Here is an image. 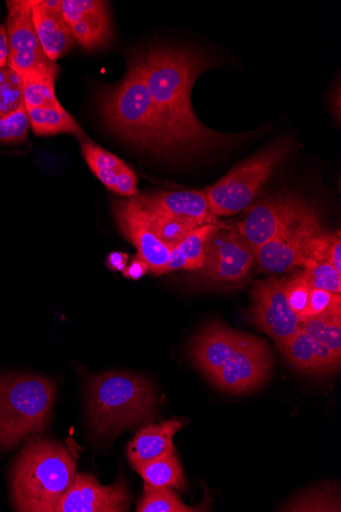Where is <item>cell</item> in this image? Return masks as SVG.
Instances as JSON below:
<instances>
[{"label": "cell", "mask_w": 341, "mask_h": 512, "mask_svg": "<svg viewBox=\"0 0 341 512\" xmlns=\"http://www.w3.org/2000/svg\"><path fill=\"white\" fill-rule=\"evenodd\" d=\"M136 56L175 151H199L229 141V136L204 125L191 106L192 86L214 66L210 59L175 48H156Z\"/></svg>", "instance_id": "1"}, {"label": "cell", "mask_w": 341, "mask_h": 512, "mask_svg": "<svg viewBox=\"0 0 341 512\" xmlns=\"http://www.w3.org/2000/svg\"><path fill=\"white\" fill-rule=\"evenodd\" d=\"M191 357L214 386L231 394L256 391L272 368L271 353L262 340L218 322L193 339Z\"/></svg>", "instance_id": "2"}, {"label": "cell", "mask_w": 341, "mask_h": 512, "mask_svg": "<svg viewBox=\"0 0 341 512\" xmlns=\"http://www.w3.org/2000/svg\"><path fill=\"white\" fill-rule=\"evenodd\" d=\"M77 475L76 460L62 444L28 440L12 470V496L23 512H56Z\"/></svg>", "instance_id": "3"}, {"label": "cell", "mask_w": 341, "mask_h": 512, "mask_svg": "<svg viewBox=\"0 0 341 512\" xmlns=\"http://www.w3.org/2000/svg\"><path fill=\"white\" fill-rule=\"evenodd\" d=\"M97 103L109 128L125 141L156 153L175 152L136 55L120 83L97 93Z\"/></svg>", "instance_id": "4"}, {"label": "cell", "mask_w": 341, "mask_h": 512, "mask_svg": "<svg viewBox=\"0 0 341 512\" xmlns=\"http://www.w3.org/2000/svg\"><path fill=\"white\" fill-rule=\"evenodd\" d=\"M87 399L93 432L107 438L151 421L157 405L151 383L126 372L92 378Z\"/></svg>", "instance_id": "5"}, {"label": "cell", "mask_w": 341, "mask_h": 512, "mask_svg": "<svg viewBox=\"0 0 341 512\" xmlns=\"http://www.w3.org/2000/svg\"><path fill=\"white\" fill-rule=\"evenodd\" d=\"M57 386L33 375L0 377V448L12 449L50 422Z\"/></svg>", "instance_id": "6"}, {"label": "cell", "mask_w": 341, "mask_h": 512, "mask_svg": "<svg viewBox=\"0 0 341 512\" xmlns=\"http://www.w3.org/2000/svg\"><path fill=\"white\" fill-rule=\"evenodd\" d=\"M292 149L294 142L290 138L277 139L210 186L205 193L213 214L217 218L226 217L250 208L264 184L289 156Z\"/></svg>", "instance_id": "7"}, {"label": "cell", "mask_w": 341, "mask_h": 512, "mask_svg": "<svg viewBox=\"0 0 341 512\" xmlns=\"http://www.w3.org/2000/svg\"><path fill=\"white\" fill-rule=\"evenodd\" d=\"M255 261V251L236 227L218 224L207 242L203 267L194 271L204 285L230 287L246 279Z\"/></svg>", "instance_id": "8"}, {"label": "cell", "mask_w": 341, "mask_h": 512, "mask_svg": "<svg viewBox=\"0 0 341 512\" xmlns=\"http://www.w3.org/2000/svg\"><path fill=\"white\" fill-rule=\"evenodd\" d=\"M325 234L316 209L285 227L273 240L255 250L256 261L268 273H286L313 259Z\"/></svg>", "instance_id": "9"}, {"label": "cell", "mask_w": 341, "mask_h": 512, "mask_svg": "<svg viewBox=\"0 0 341 512\" xmlns=\"http://www.w3.org/2000/svg\"><path fill=\"white\" fill-rule=\"evenodd\" d=\"M313 208L295 193L276 192L248 208L235 227L255 251Z\"/></svg>", "instance_id": "10"}, {"label": "cell", "mask_w": 341, "mask_h": 512, "mask_svg": "<svg viewBox=\"0 0 341 512\" xmlns=\"http://www.w3.org/2000/svg\"><path fill=\"white\" fill-rule=\"evenodd\" d=\"M7 6L8 67L20 76L55 65L42 50L32 20L31 0H11Z\"/></svg>", "instance_id": "11"}, {"label": "cell", "mask_w": 341, "mask_h": 512, "mask_svg": "<svg viewBox=\"0 0 341 512\" xmlns=\"http://www.w3.org/2000/svg\"><path fill=\"white\" fill-rule=\"evenodd\" d=\"M114 212L123 236L134 245L137 257L148 264L149 272L164 274L171 249L156 236L149 217L134 198L114 203Z\"/></svg>", "instance_id": "12"}, {"label": "cell", "mask_w": 341, "mask_h": 512, "mask_svg": "<svg viewBox=\"0 0 341 512\" xmlns=\"http://www.w3.org/2000/svg\"><path fill=\"white\" fill-rule=\"evenodd\" d=\"M251 315L258 328L275 344L300 330V316L289 306L282 281L275 278L256 284Z\"/></svg>", "instance_id": "13"}, {"label": "cell", "mask_w": 341, "mask_h": 512, "mask_svg": "<svg viewBox=\"0 0 341 512\" xmlns=\"http://www.w3.org/2000/svg\"><path fill=\"white\" fill-rule=\"evenodd\" d=\"M109 5L102 0H61V11L73 37L85 51L106 48L114 33Z\"/></svg>", "instance_id": "14"}, {"label": "cell", "mask_w": 341, "mask_h": 512, "mask_svg": "<svg viewBox=\"0 0 341 512\" xmlns=\"http://www.w3.org/2000/svg\"><path fill=\"white\" fill-rule=\"evenodd\" d=\"M130 495L123 480L104 486L86 474H77L56 512H122L129 507Z\"/></svg>", "instance_id": "15"}, {"label": "cell", "mask_w": 341, "mask_h": 512, "mask_svg": "<svg viewBox=\"0 0 341 512\" xmlns=\"http://www.w3.org/2000/svg\"><path fill=\"white\" fill-rule=\"evenodd\" d=\"M146 211L165 214L198 227L217 223L205 191L153 192L134 197Z\"/></svg>", "instance_id": "16"}, {"label": "cell", "mask_w": 341, "mask_h": 512, "mask_svg": "<svg viewBox=\"0 0 341 512\" xmlns=\"http://www.w3.org/2000/svg\"><path fill=\"white\" fill-rule=\"evenodd\" d=\"M32 20L45 56L56 63L76 41L61 11V0H31Z\"/></svg>", "instance_id": "17"}, {"label": "cell", "mask_w": 341, "mask_h": 512, "mask_svg": "<svg viewBox=\"0 0 341 512\" xmlns=\"http://www.w3.org/2000/svg\"><path fill=\"white\" fill-rule=\"evenodd\" d=\"M275 345L284 358L304 374L326 376L340 368L341 356L301 329Z\"/></svg>", "instance_id": "18"}, {"label": "cell", "mask_w": 341, "mask_h": 512, "mask_svg": "<svg viewBox=\"0 0 341 512\" xmlns=\"http://www.w3.org/2000/svg\"><path fill=\"white\" fill-rule=\"evenodd\" d=\"M182 428V422L170 420L160 425L145 426L138 431L127 447L133 469L174 449L173 438Z\"/></svg>", "instance_id": "19"}, {"label": "cell", "mask_w": 341, "mask_h": 512, "mask_svg": "<svg viewBox=\"0 0 341 512\" xmlns=\"http://www.w3.org/2000/svg\"><path fill=\"white\" fill-rule=\"evenodd\" d=\"M29 124L37 136L72 134L81 139L85 133L75 118L61 104L26 108Z\"/></svg>", "instance_id": "20"}, {"label": "cell", "mask_w": 341, "mask_h": 512, "mask_svg": "<svg viewBox=\"0 0 341 512\" xmlns=\"http://www.w3.org/2000/svg\"><path fill=\"white\" fill-rule=\"evenodd\" d=\"M59 74L57 64L20 75L26 108L60 104L56 96V81Z\"/></svg>", "instance_id": "21"}, {"label": "cell", "mask_w": 341, "mask_h": 512, "mask_svg": "<svg viewBox=\"0 0 341 512\" xmlns=\"http://www.w3.org/2000/svg\"><path fill=\"white\" fill-rule=\"evenodd\" d=\"M341 299L336 297L323 314L301 321L300 329L341 356Z\"/></svg>", "instance_id": "22"}, {"label": "cell", "mask_w": 341, "mask_h": 512, "mask_svg": "<svg viewBox=\"0 0 341 512\" xmlns=\"http://www.w3.org/2000/svg\"><path fill=\"white\" fill-rule=\"evenodd\" d=\"M135 471L145 484L155 487H169L183 491L185 480L175 448L166 454L146 462Z\"/></svg>", "instance_id": "23"}, {"label": "cell", "mask_w": 341, "mask_h": 512, "mask_svg": "<svg viewBox=\"0 0 341 512\" xmlns=\"http://www.w3.org/2000/svg\"><path fill=\"white\" fill-rule=\"evenodd\" d=\"M203 507L185 505L169 487L144 485V494L137 504L138 512H194L203 511Z\"/></svg>", "instance_id": "24"}, {"label": "cell", "mask_w": 341, "mask_h": 512, "mask_svg": "<svg viewBox=\"0 0 341 512\" xmlns=\"http://www.w3.org/2000/svg\"><path fill=\"white\" fill-rule=\"evenodd\" d=\"M144 211L149 217L156 236L170 249L177 247L192 230L198 228L197 225L165 214L146 210Z\"/></svg>", "instance_id": "25"}, {"label": "cell", "mask_w": 341, "mask_h": 512, "mask_svg": "<svg viewBox=\"0 0 341 512\" xmlns=\"http://www.w3.org/2000/svg\"><path fill=\"white\" fill-rule=\"evenodd\" d=\"M280 509V511H340L341 507L335 488L323 487L301 495Z\"/></svg>", "instance_id": "26"}, {"label": "cell", "mask_w": 341, "mask_h": 512, "mask_svg": "<svg viewBox=\"0 0 341 512\" xmlns=\"http://www.w3.org/2000/svg\"><path fill=\"white\" fill-rule=\"evenodd\" d=\"M218 223L206 224L190 232L176 247L188 261L191 270L201 269L205 262L206 246Z\"/></svg>", "instance_id": "27"}, {"label": "cell", "mask_w": 341, "mask_h": 512, "mask_svg": "<svg viewBox=\"0 0 341 512\" xmlns=\"http://www.w3.org/2000/svg\"><path fill=\"white\" fill-rule=\"evenodd\" d=\"M29 126L25 102H22L16 110L0 114V142L10 144L25 142Z\"/></svg>", "instance_id": "28"}, {"label": "cell", "mask_w": 341, "mask_h": 512, "mask_svg": "<svg viewBox=\"0 0 341 512\" xmlns=\"http://www.w3.org/2000/svg\"><path fill=\"white\" fill-rule=\"evenodd\" d=\"M303 266L313 289L340 295L341 274L338 273L327 261L317 262L309 258Z\"/></svg>", "instance_id": "29"}, {"label": "cell", "mask_w": 341, "mask_h": 512, "mask_svg": "<svg viewBox=\"0 0 341 512\" xmlns=\"http://www.w3.org/2000/svg\"><path fill=\"white\" fill-rule=\"evenodd\" d=\"M22 102L20 77L8 66L0 68V114L16 110Z\"/></svg>", "instance_id": "30"}, {"label": "cell", "mask_w": 341, "mask_h": 512, "mask_svg": "<svg viewBox=\"0 0 341 512\" xmlns=\"http://www.w3.org/2000/svg\"><path fill=\"white\" fill-rule=\"evenodd\" d=\"M282 287L289 306L300 314L307 305L313 290L305 270L298 271L282 281Z\"/></svg>", "instance_id": "31"}, {"label": "cell", "mask_w": 341, "mask_h": 512, "mask_svg": "<svg viewBox=\"0 0 341 512\" xmlns=\"http://www.w3.org/2000/svg\"><path fill=\"white\" fill-rule=\"evenodd\" d=\"M83 157L93 174L106 170L118 171L126 164L118 157L91 142L81 139Z\"/></svg>", "instance_id": "32"}, {"label": "cell", "mask_w": 341, "mask_h": 512, "mask_svg": "<svg viewBox=\"0 0 341 512\" xmlns=\"http://www.w3.org/2000/svg\"><path fill=\"white\" fill-rule=\"evenodd\" d=\"M339 294L313 289L306 307L299 314L301 321L307 318L317 317L328 310Z\"/></svg>", "instance_id": "33"}, {"label": "cell", "mask_w": 341, "mask_h": 512, "mask_svg": "<svg viewBox=\"0 0 341 512\" xmlns=\"http://www.w3.org/2000/svg\"><path fill=\"white\" fill-rule=\"evenodd\" d=\"M118 181L115 194L125 197L134 198L138 195L137 176L127 165L117 171Z\"/></svg>", "instance_id": "34"}, {"label": "cell", "mask_w": 341, "mask_h": 512, "mask_svg": "<svg viewBox=\"0 0 341 512\" xmlns=\"http://www.w3.org/2000/svg\"><path fill=\"white\" fill-rule=\"evenodd\" d=\"M122 272L125 277L133 279V281H138V279L149 272V267L148 264L136 256L132 260L131 264Z\"/></svg>", "instance_id": "35"}, {"label": "cell", "mask_w": 341, "mask_h": 512, "mask_svg": "<svg viewBox=\"0 0 341 512\" xmlns=\"http://www.w3.org/2000/svg\"><path fill=\"white\" fill-rule=\"evenodd\" d=\"M186 269L191 270L188 261L185 257L180 253V251L175 247L171 249L169 259L164 268V274L170 271Z\"/></svg>", "instance_id": "36"}, {"label": "cell", "mask_w": 341, "mask_h": 512, "mask_svg": "<svg viewBox=\"0 0 341 512\" xmlns=\"http://www.w3.org/2000/svg\"><path fill=\"white\" fill-rule=\"evenodd\" d=\"M327 262L341 274V241L340 238H334L328 254Z\"/></svg>", "instance_id": "37"}, {"label": "cell", "mask_w": 341, "mask_h": 512, "mask_svg": "<svg viewBox=\"0 0 341 512\" xmlns=\"http://www.w3.org/2000/svg\"><path fill=\"white\" fill-rule=\"evenodd\" d=\"M9 43L7 28L0 25V68L8 66Z\"/></svg>", "instance_id": "38"}, {"label": "cell", "mask_w": 341, "mask_h": 512, "mask_svg": "<svg viewBox=\"0 0 341 512\" xmlns=\"http://www.w3.org/2000/svg\"><path fill=\"white\" fill-rule=\"evenodd\" d=\"M128 256L121 252H113L109 255L106 264L113 271H123L126 268Z\"/></svg>", "instance_id": "39"}]
</instances>
